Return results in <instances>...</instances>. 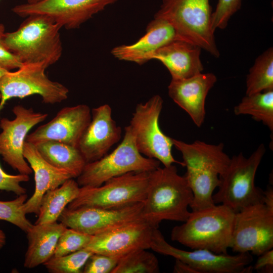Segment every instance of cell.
<instances>
[{
    "label": "cell",
    "instance_id": "484cf974",
    "mask_svg": "<svg viewBox=\"0 0 273 273\" xmlns=\"http://www.w3.org/2000/svg\"><path fill=\"white\" fill-rule=\"evenodd\" d=\"M236 115H250L273 131V90L244 96L234 108Z\"/></svg>",
    "mask_w": 273,
    "mask_h": 273
},
{
    "label": "cell",
    "instance_id": "ffe728a7",
    "mask_svg": "<svg viewBox=\"0 0 273 273\" xmlns=\"http://www.w3.org/2000/svg\"><path fill=\"white\" fill-rule=\"evenodd\" d=\"M23 156L29 164L34 174L35 190L32 196L24 203L26 214L37 215L40 201L43 195L53 190L66 180L73 178L67 171L57 168L40 155L35 146L25 141L23 146Z\"/></svg>",
    "mask_w": 273,
    "mask_h": 273
},
{
    "label": "cell",
    "instance_id": "d6986e66",
    "mask_svg": "<svg viewBox=\"0 0 273 273\" xmlns=\"http://www.w3.org/2000/svg\"><path fill=\"white\" fill-rule=\"evenodd\" d=\"M177 39L175 30L166 20L154 19L147 27L146 33L135 43L114 48L111 53L117 59L143 64L152 60L161 47Z\"/></svg>",
    "mask_w": 273,
    "mask_h": 273
},
{
    "label": "cell",
    "instance_id": "30bf717a",
    "mask_svg": "<svg viewBox=\"0 0 273 273\" xmlns=\"http://www.w3.org/2000/svg\"><path fill=\"white\" fill-rule=\"evenodd\" d=\"M150 249L187 263L197 273H248L253 270L252 266H248L253 261L250 253L232 255L203 249L182 250L169 244L158 228L154 230Z\"/></svg>",
    "mask_w": 273,
    "mask_h": 273
},
{
    "label": "cell",
    "instance_id": "3957f363",
    "mask_svg": "<svg viewBox=\"0 0 273 273\" xmlns=\"http://www.w3.org/2000/svg\"><path fill=\"white\" fill-rule=\"evenodd\" d=\"M235 213L222 204L191 211L187 220L174 226L171 239L191 249L228 254Z\"/></svg>",
    "mask_w": 273,
    "mask_h": 273
},
{
    "label": "cell",
    "instance_id": "f1b7e54d",
    "mask_svg": "<svg viewBox=\"0 0 273 273\" xmlns=\"http://www.w3.org/2000/svg\"><path fill=\"white\" fill-rule=\"evenodd\" d=\"M93 253L84 248L67 255L53 256L43 265L51 273H80Z\"/></svg>",
    "mask_w": 273,
    "mask_h": 273
},
{
    "label": "cell",
    "instance_id": "6da1fadb",
    "mask_svg": "<svg viewBox=\"0 0 273 273\" xmlns=\"http://www.w3.org/2000/svg\"><path fill=\"white\" fill-rule=\"evenodd\" d=\"M193 193L185 176L178 174L176 167H158L149 172L146 197L142 211L143 218L158 228L163 220L185 221Z\"/></svg>",
    "mask_w": 273,
    "mask_h": 273
},
{
    "label": "cell",
    "instance_id": "d590c367",
    "mask_svg": "<svg viewBox=\"0 0 273 273\" xmlns=\"http://www.w3.org/2000/svg\"><path fill=\"white\" fill-rule=\"evenodd\" d=\"M253 269L258 271L272 273L273 271V250L265 251L259 256Z\"/></svg>",
    "mask_w": 273,
    "mask_h": 273
},
{
    "label": "cell",
    "instance_id": "8fae6325",
    "mask_svg": "<svg viewBox=\"0 0 273 273\" xmlns=\"http://www.w3.org/2000/svg\"><path fill=\"white\" fill-rule=\"evenodd\" d=\"M273 248V209L263 203L235 213L230 248L259 256Z\"/></svg>",
    "mask_w": 273,
    "mask_h": 273
},
{
    "label": "cell",
    "instance_id": "ab89813d",
    "mask_svg": "<svg viewBox=\"0 0 273 273\" xmlns=\"http://www.w3.org/2000/svg\"><path fill=\"white\" fill-rule=\"evenodd\" d=\"M9 70L4 68L2 66H0V79L2 77V76ZM1 99V94L0 93V100Z\"/></svg>",
    "mask_w": 273,
    "mask_h": 273
},
{
    "label": "cell",
    "instance_id": "5bb4252c",
    "mask_svg": "<svg viewBox=\"0 0 273 273\" xmlns=\"http://www.w3.org/2000/svg\"><path fill=\"white\" fill-rule=\"evenodd\" d=\"M117 0H44L30 4L17 5L12 11L21 17L44 14L52 18L67 29L79 28L107 6Z\"/></svg>",
    "mask_w": 273,
    "mask_h": 273
},
{
    "label": "cell",
    "instance_id": "603a6c76",
    "mask_svg": "<svg viewBox=\"0 0 273 273\" xmlns=\"http://www.w3.org/2000/svg\"><path fill=\"white\" fill-rule=\"evenodd\" d=\"M66 228L57 221L33 224L26 232L28 248L25 254L24 267H36L52 258L59 238Z\"/></svg>",
    "mask_w": 273,
    "mask_h": 273
},
{
    "label": "cell",
    "instance_id": "ac0fdd59",
    "mask_svg": "<svg viewBox=\"0 0 273 273\" xmlns=\"http://www.w3.org/2000/svg\"><path fill=\"white\" fill-rule=\"evenodd\" d=\"M216 81L214 74L201 73L187 78L172 79L168 86L170 98L189 114L198 127L205 120L207 96Z\"/></svg>",
    "mask_w": 273,
    "mask_h": 273
},
{
    "label": "cell",
    "instance_id": "7402d4cb",
    "mask_svg": "<svg viewBox=\"0 0 273 273\" xmlns=\"http://www.w3.org/2000/svg\"><path fill=\"white\" fill-rule=\"evenodd\" d=\"M173 146L181 154L187 169L213 172L219 175L225 171L231 158L223 143L214 145L197 140L189 144L172 138Z\"/></svg>",
    "mask_w": 273,
    "mask_h": 273
},
{
    "label": "cell",
    "instance_id": "7c38bea8",
    "mask_svg": "<svg viewBox=\"0 0 273 273\" xmlns=\"http://www.w3.org/2000/svg\"><path fill=\"white\" fill-rule=\"evenodd\" d=\"M143 206V203H138L114 208L83 207L69 209L66 207L58 221L67 228L94 236L144 219L142 215Z\"/></svg>",
    "mask_w": 273,
    "mask_h": 273
},
{
    "label": "cell",
    "instance_id": "836d02e7",
    "mask_svg": "<svg viewBox=\"0 0 273 273\" xmlns=\"http://www.w3.org/2000/svg\"><path fill=\"white\" fill-rule=\"evenodd\" d=\"M29 179L28 174H8L3 169L0 164V190L12 192L18 196L26 194L27 190L21 186L20 184L27 182Z\"/></svg>",
    "mask_w": 273,
    "mask_h": 273
},
{
    "label": "cell",
    "instance_id": "d4e9b609",
    "mask_svg": "<svg viewBox=\"0 0 273 273\" xmlns=\"http://www.w3.org/2000/svg\"><path fill=\"white\" fill-rule=\"evenodd\" d=\"M80 187L73 178L66 180L59 187L48 191L40 201L38 218L34 224L58 221L63 210L78 196Z\"/></svg>",
    "mask_w": 273,
    "mask_h": 273
},
{
    "label": "cell",
    "instance_id": "9c48e42d",
    "mask_svg": "<svg viewBox=\"0 0 273 273\" xmlns=\"http://www.w3.org/2000/svg\"><path fill=\"white\" fill-rule=\"evenodd\" d=\"M43 63L22 64L14 72L8 71L0 79V111L6 102L13 98L39 95L46 104L60 103L68 98L69 90L60 82L50 79Z\"/></svg>",
    "mask_w": 273,
    "mask_h": 273
},
{
    "label": "cell",
    "instance_id": "277c9868",
    "mask_svg": "<svg viewBox=\"0 0 273 273\" xmlns=\"http://www.w3.org/2000/svg\"><path fill=\"white\" fill-rule=\"evenodd\" d=\"M209 0H162L154 18L174 28L177 39L196 44L216 58L220 55L211 27Z\"/></svg>",
    "mask_w": 273,
    "mask_h": 273
},
{
    "label": "cell",
    "instance_id": "e0dca14e",
    "mask_svg": "<svg viewBox=\"0 0 273 273\" xmlns=\"http://www.w3.org/2000/svg\"><path fill=\"white\" fill-rule=\"evenodd\" d=\"M91 120L84 130L77 148L86 163L101 158L121 136V128L112 117L111 108L104 104L92 110Z\"/></svg>",
    "mask_w": 273,
    "mask_h": 273
},
{
    "label": "cell",
    "instance_id": "8992f818",
    "mask_svg": "<svg viewBox=\"0 0 273 273\" xmlns=\"http://www.w3.org/2000/svg\"><path fill=\"white\" fill-rule=\"evenodd\" d=\"M160 164L157 160L144 157L139 152L128 125L117 147L99 160L86 163L77 177V182L80 187H98L111 178L128 172L151 171Z\"/></svg>",
    "mask_w": 273,
    "mask_h": 273
},
{
    "label": "cell",
    "instance_id": "44dd1931",
    "mask_svg": "<svg viewBox=\"0 0 273 273\" xmlns=\"http://www.w3.org/2000/svg\"><path fill=\"white\" fill-rule=\"evenodd\" d=\"M201 49L196 44L175 39L159 49L152 59L161 62L172 79L187 78L202 73L204 70L200 59Z\"/></svg>",
    "mask_w": 273,
    "mask_h": 273
},
{
    "label": "cell",
    "instance_id": "8d00e7d4",
    "mask_svg": "<svg viewBox=\"0 0 273 273\" xmlns=\"http://www.w3.org/2000/svg\"><path fill=\"white\" fill-rule=\"evenodd\" d=\"M173 272L197 273L196 270L190 265L177 259H175V264L173 269Z\"/></svg>",
    "mask_w": 273,
    "mask_h": 273
},
{
    "label": "cell",
    "instance_id": "74e56055",
    "mask_svg": "<svg viewBox=\"0 0 273 273\" xmlns=\"http://www.w3.org/2000/svg\"><path fill=\"white\" fill-rule=\"evenodd\" d=\"M263 203L267 207L273 209V189L271 186L263 191Z\"/></svg>",
    "mask_w": 273,
    "mask_h": 273
},
{
    "label": "cell",
    "instance_id": "1f68e13d",
    "mask_svg": "<svg viewBox=\"0 0 273 273\" xmlns=\"http://www.w3.org/2000/svg\"><path fill=\"white\" fill-rule=\"evenodd\" d=\"M242 2V0H218L211 16V27L214 32L216 29H222L227 26L231 17L240 9Z\"/></svg>",
    "mask_w": 273,
    "mask_h": 273
},
{
    "label": "cell",
    "instance_id": "7a4b0ae2",
    "mask_svg": "<svg viewBox=\"0 0 273 273\" xmlns=\"http://www.w3.org/2000/svg\"><path fill=\"white\" fill-rule=\"evenodd\" d=\"M61 28L48 15H30L17 30L5 33L3 41L22 64L43 63L48 68L56 63L62 56Z\"/></svg>",
    "mask_w": 273,
    "mask_h": 273
},
{
    "label": "cell",
    "instance_id": "52a82bcc",
    "mask_svg": "<svg viewBox=\"0 0 273 273\" xmlns=\"http://www.w3.org/2000/svg\"><path fill=\"white\" fill-rule=\"evenodd\" d=\"M150 172H128L111 178L98 187H80L78 196L67 208H114L144 203Z\"/></svg>",
    "mask_w": 273,
    "mask_h": 273
},
{
    "label": "cell",
    "instance_id": "9a60e30c",
    "mask_svg": "<svg viewBox=\"0 0 273 273\" xmlns=\"http://www.w3.org/2000/svg\"><path fill=\"white\" fill-rule=\"evenodd\" d=\"M142 219L93 236L85 247L94 253L122 258L139 249H150L154 230Z\"/></svg>",
    "mask_w": 273,
    "mask_h": 273
},
{
    "label": "cell",
    "instance_id": "e575fe53",
    "mask_svg": "<svg viewBox=\"0 0 273 273\" xmlns=\"http://www.w3.org/2000/svg\"><path fill=\"white\" fill-rule=\"evenodd\" d=\"M5 33V26L0 23V66L10 71L20 68L22 64L5 46L3 41Z\"/></svg>",
    "mask_w": 273,
    "mask_h": 273
},
{
    "label": "cell",
    "instance_id": "f546056e",
    "mask_svg": "<svg viewBox=\"0 0 273 273\" xmlns=\"http://www.w3.org/2000/svg\"><path fill=\"white\" fill-rule=\"evenodd\" d=\"M27 199L24 194L11 201H0V220L10 222L26 233L33 225L26 217L24 203Z\"/></svg>",
    "mask_w": 273,
    "mask_h": 273
},
{
    "label": "cell",
    "instance_id": "cb8c5ba5",
    "mask_svg": "<svg viewBox=\"0 0 273 273\" xmlns=\"http://www.w3.org/2000/svg\"><path fill=\"white\" fill-rule=\"evenodd\" d=\"M34 145L46 161L67 171L73 178L81 173L86 164L77 147L55 141L41 142Z\"/></svg>",
    "mask_w": 273,
    "mask_h": 273
},
{
    "label": "cell",
    "instance_id": "f35d334b",
    "mask_svg": "<svg viewBox=\"0 0 273 273\" xmlns=\"http://www.w3.org/2000/svg\"><path fill=\"white\" fill-rule=\"evenodd\" d=\"M6 241V235L2 230H0V249H2L5 245Z\"/></svg>",
    "mask_w": 273,
    "mask_h": 273
},
{
    "label": "cell",
    "instance_id": "60d3db41",
    "mask_svg": "<svg viewBox=\"0 0 273 273\" xmlns=\"http://www.w3.org/2000/svg\"><path fill=\"white\" fill-rule=\"evenodd\" d=\"M42 1H44V0H27L26 3L32 4H35V3L40 2Z\"/></svg>",
    "mask_w": 273,
    "mask_h": 273
},
{
    "label": "cell",
    "instance_id": "4316f807",
    "mask_svg": "<svg viewBox=\"0 0 273 273\" xmlns=\"http://www.w3.org/2000/svg\"><path fill=\"white\" fill-rule=\"evenodd\" d=\"M273 90V49L259 55L246 77V95Z\"/></svg>",
    "mask_w": 273,
    "mask_h": 273
},
{
    "label": "cell",
    "instance_id": "2e32d148",
    "mask_svg": "<svg viewBox=\"0 0 273 273\" xmlns=\"http://www.w3.org/2000/svg\"><path fill=\"white\" fill-rule=\"evenodd\" d=\"M91 117L90 109L86 105L64 107L51 121L28 134L25 141L33 145L55 141L77 147Z\"/></svg>",
    "mask_w": 273,
    "mask_h": 273
},
{
    "label": "cell",
    "instance_id": "4fadbf2b",
    "mask_svg": "<svg viewBox=\"0 0 273 273\" xmlns=\"http://www.w3.org/2000/svg\"><path fill=\"white\" fill-rule=\"evenodd\" d=\"M15 118L0 120V155L3 160L19 173L29 175L33 172L23 156V146L29 130L44 121L48 114L17 105L13 109Z\"/></svg>",
    "mask_w": 273,
    "mask_h": 273
},
{
    "label": "cell",
    "instance_id": "83f0119b",
    "mask_svg": "<svg viewBox=\"0 0 273 273\" xmlns=\"http://www.w3.org/2000/svg\"><path fill=\"white\" fill-rule=\"evenodd\" d=\"M147 249H139L123 256L112 273H158L160 272L156 256Z\"/></svg>",
    "mask_w": 273,
    "mask_h": 273
},
{
    "label": "cell",
    "instance_id": "ba28073f",
    "mask_svg": "<svg viewBox=\"0 0 273 273\" xmlns=\"http://www.w3.org/2000/svg\"><path fill=\"white\" fill-rule=\"evenodd\" d=\"M163 101L154 95L144 103L137 104L128 125L133 135L137 149L147 157L157 160L164 166L183 162L176 161L172 155V138L161 130L159 118Z\"/></svg>",
    "mask_w": 273,
    "mask_h": 273
},
{
    "label": "cell",
    "instance_id": "5b68a950",
    "mask_svg": "<svg viewBox=\"0 0 273 273\" xmlns=\"http://www.w3.org/2000/svg\"><path fill=\"white\" fill-rule=\"evenodd\" d=\"M265 152L260 145L247 158L243 153L234 155L219 176L218 190L213 195L215 204H222L235 213L249 206L263 203V191L255 185L256 171Z\"/></svg>",
    "mask_w": 273,
    "mask_h": 273
},
{
    "label": "cell",
    "instance_id": "4dcf8cb0",
    "mask_svg": "<svg viewBox=\"0 0 273 273\" xmlns=\"http://www.w3.org/2000/svg\"><path fill=\"white\" fill-rule=\"evenodd\" d=\"M92 237L66 227L59 238L53 256L67 255L85 248Z\"/></svg>",
    "mask_w": 273,
    "mask_h": 273
},
{
    "label": "cell",
    "instance_id": "d6a6232c",
    "mask_svg": "<svg viewBox=\"0 0 273 273\" xmlns=\"http://www.w3.org/2000/svg\"><path fill=\"white\" fill-rule=\"evenodd\" d=\"M121 258L93 253L84 266V273H112Z\"/></svg>",
    "mask_w": 273,
    "mask_h": 273
}]
</instances>
